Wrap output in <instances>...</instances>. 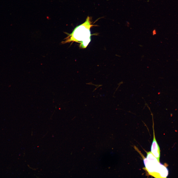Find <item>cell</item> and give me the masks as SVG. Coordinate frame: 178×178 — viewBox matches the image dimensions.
Wrapping results in <instances>:
<instances>
[{"instance_id":"1","label":"cell","mask_w":178,"mask_h":178,"mask_svg":"<svg viewBox=\"0 0 178 178\" xmlns=\"http://www.w3.org/2000/svg\"><path fill=\"white\" fill-rule=\"evenodd\" d=\"M94 26L92 23L91 18L88 16L85 22L75 27L72 32L65 38L66 40L61 43L64 44L72 41L78 42L81 43V47L86 48L90 41V29Z\"/></svg>"},{"instance_id":"2","label":"cell","mask_w":178,"mask_h":178,"mask_svg":"<svg viewBox=\"0 0 178 178\" xmlns=\"http://www.w3.org/2000/svg\"><path fill=\"white\" fill-rule=\"evenodd\" d=\"M139 152L143 158L146 169L149 174L156 178H161V174L166 167L161 164L154 156H151L146 158Z\"/></svg>"},{"instance_id":"3","label":"cell","mask_w":178,"mask_h":178,"mask_svg":"<svg viewBox=\"0 0 178 178\" xmlns=\"http://www.w3.org/2000/svg\"><path fill=\"white\" fill-rule=\"evenodd\" d=\"M153 139L151 148V152L153 155L159 162L160 151L159 147L156 139L153 128Z\"/></svg>"}]
</instances>
